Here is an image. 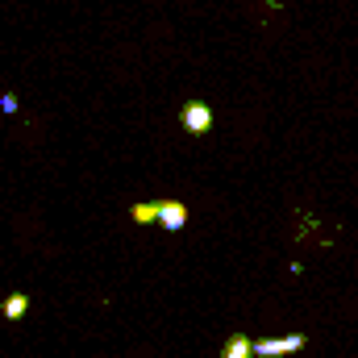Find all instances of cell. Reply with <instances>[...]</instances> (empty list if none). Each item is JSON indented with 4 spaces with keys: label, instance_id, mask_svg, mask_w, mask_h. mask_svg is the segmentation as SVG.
<instances>
[{
    "label": "cell",
    "instance_id": "obj_7",
    "mask_svg": "<svg viewBox=\"0 0 358 358\" xmlns=\"http://www.w3.org/2000/svg\"><path fill=\"white\" fill-rule=\"evenodd\" d=\"M0 108H4V113H17V96H13V92H8V96H0Z\"/></svg>",
    "mask_w": 358,
    "mask_h": 358
},
{
    "label": "cell",
    "instance_id": "obj_4",
    "mask_svg": "<svg viewBox=\"0 0 358 358\" xmlns=\"http://www.w3.org/2000/svg\"><path fill=\"white\" fill-rule=\"evenodd\" d=\"M221 358H255V342H250L246 334H234V338L225 342V355Z\"/></svg>",
    "mask_w": 358,
    "mask_h": 358
},
{
    "label": "cell",
    "instance_id": "obj_3",
    "mask_svg": "<svg viewBox=\"0 0 358 358\" xmlns=\"http://www.w3.org/2000/svg\"><path fill=\"white\" fill-rule=\"evenodd\" d=\"M159 225L163 229H183L187 225V204L183 200H159Z\"/></svg>",
    "mask_w": 358,
    "mask_h": 358
},
{
    "label": "cell",
    "instance_id": "obj_6",
    "mask_svg": "<svg viewBox=\"0 0 358 358\" xmlns=\"http://www.w3.org/2000/svg\"><path fill=\"white\" fill-rule=\"evenodd\" d=\"M129 217H134L138 225H150V221H159V204H155V200H142V204L129 208Z\"/></svg>",
    "mask_w": 358,
    "mask_h": 358
},
{
    "label": "cell",
    "instance_id": "obj_2",
    "mask_svg": "<svg viewBox=\"0 0 358 358\" xmlns=\"http://www.w3.org/2000/svg\"><path fill=\"white\" fill-rule=\"evenodd\" d=\"M183 129H187L192 138L208 134V129H213V108H208L204 100H187V104H183Z\"/></svg>",
    "mask_w": 358,
    "mask_h": 358
},
{
    "label": "cell",
    "instance_id": "obj_5",
    "mask_svg": "<svg viewBox=\"0 0 358 358\" xmlns=\"http://www.w3.org/2000/svg\"><path fill=\"white\" fill-rule=\"evenodd\" d=\"M25 308H29V296H21V292H13V296L0 304V313H4L8 321H21V317H25Z\"/></svg>",
    "mask_w": 358,
    "mask_h": 358
},
{
    "label": "cell",
    "instance_id": "obj_1",
    "mask_svg": "<svg viewBox=\"0 0 358 358\" xmlns=\"http://www.w3.org/2000/svg\"><path fill=\"white\" fill-rule=\"evenodd\" d=\"M304 334H287V338H263V342H255V355L259 358H279V355H296V350H304Z\"/></svg>",
    "mask_w": 358,
    "mask_h": 358
}]
</instances>
